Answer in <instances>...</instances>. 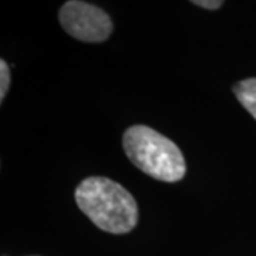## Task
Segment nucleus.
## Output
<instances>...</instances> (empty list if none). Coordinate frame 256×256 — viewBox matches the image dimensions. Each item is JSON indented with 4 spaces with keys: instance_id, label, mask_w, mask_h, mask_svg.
Segmentation results:
<instances>
[{
    "instance_id": "f257e3e1",
    "label": "nucleus",
    "mask_w": 256,
    "mask_h": 256,
    "mask_svg": "<svg viewBox=\"0 0 256 256\" xmlns=\"http://www.w3.org/2000/svg\"><path fill=\"white\" fill-rule=\"evenodd\" d=\"M76 202L82 214L104 232L124 235L137 226V202L112 180L104 176L84 180L76 190Z\"/></svg>"
},
{
    "instance_id": "f03ea898",
    "label": "nucleus",
    "mask_w": 256,
    "mask_h": 256,
    "mask_svg": "<svg viewBox=\"0 0 256 256\" xmlns=\"http://www.w3.org/2000/svg\"><path fill=\"white\" fill-rule=\"evenodd\" d=\"M128 160L144 174L164 182H178L186 172L181 150L170 138L146 126L128 128L122 137Z\"/></svg>"
},
{
    "instance_id": "7ed1b4c3",
    "label": "nucleus",
    "mask_w": 256,
    "mask_h": 256,
    "mask_svg": "<svg viewBox=\"0 0 256 256\" xmlns=\"http://www.w3.org/2000/svg\"><path fill=\"white\" fill-rule=\"evenodd\" d=\"M58 18L66 33L84 43H102L114 28L110 16L104 10L78 0L64 3Z\"/></svg>"
},
{
    "instance_id": "20e7f679",
    "label": "nucleus",
    "mask_w": 256,
    "mask_h": 256,
    "mask_svg": "<svg viewBox=\"0 0 256 256\" xmlns=\"http://www.w3.org/2000/svg\"><path fill=\"white\" fill-rule=\"evenodd\" d=\"M234 92L245 110L256 120V78H248L234 86Z\"/></svg>"
},
{
    "instance_id": "39448f33",
    "label": "nucleus",
    "mask_w": 256,
    "mask_h": 256,
    "mask_svg": "<svg viewBox=\"0 0 256 256\" xmlns=\"http://www.w3.org/2000/svg\"><path fill=\"white\" fill-rule=\"evenodd\" d=\"M10 87V70L4 60H0V102L4 101V97Z\"/></svg>"
},
{
    "instance_id": "423d86ee",
    "label": "nucleus",
    "mask_w": 256,
    "mask_h": 256,
    "mask_svg": "<svg viewBox=\"0 0 256 256\" xmlns=\"http://www.w3.org/2000/svg\"><path fill=\"white\" fill-rule=\"evenodd\" d=\"M192 3L208 10H218L224 4V2H220V0H195Z\"/></svg>"
}]
</instances>
